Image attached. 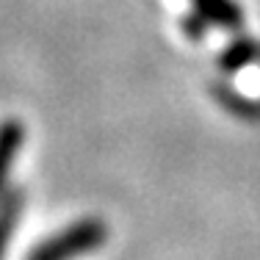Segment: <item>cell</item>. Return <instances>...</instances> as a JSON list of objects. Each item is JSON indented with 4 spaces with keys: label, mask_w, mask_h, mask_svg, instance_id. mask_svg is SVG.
<instances>
[{
    "label": "cell",
    "mask_w": 260,
    "mask_h": 260,
    "mask_svg": "<svg viewBox=\"0 0 260 260\" xmlns=\"http://www.w3.org/2000/svg\"><path fill=\"white\" fill-rule=\"evenodd\" d=\"M25 141V127L20 119H6L0 122V194H6V180L11 175V166H14L17 155H20V147Z\"/></svg>",
    "instance_id": "obj_2"
},
{
    "label": "cell",
    "mask_w": 260,
    "mask_h": 260,
    "mask_svg": "<svg viewBox=\"0 0 260 260\" xmlns=\"http://www.w3.org/2000/svg\"><path fill=\"white\" fill-rule=\"evenodd\" d=\"M191 3H194V17H200L202 22H213L233 30L244 22V14L235 0H191Z\"/></svg>",
    "instance_id": "obj_3"
},
{
    "label": "cell",
    "mask_w": 260,
    "mask_h": 260,
    "mask_svg": "<svg viewBox=\"0 0 260 260\" xmlns=\"http://www.w3.org/2000/svg\"><path fill=\"white\" fill-rule=\"evenodd\" d=\"M108 241V227L97 216H86L61 227L50 238L39 241L28 252V260H78L89 252H97Z\"/></svg>",
    "instance_id": "obj_1"
},
{
    "label": "cell",
    "mask_w": 260,
    "mask_h": 260,
    "mask_svg": "<svg viewBox=\"0 0 260 260\" xmlns=\"http://www.w3.org/2000/svg\"><path fill=\"white\" fill-rule=\"evenodd\" d=\"M252 53H255V45L246 42V39H241V42H235L224 55H221V67H224V70H235V67H241L244 61H249Z\"/></svg>",
    "instance_id": "obj_5"
},
{
    "label": "cell",
    "mask_w": 260,
    "mask_h": 260,
    "mask_svg": "<svg viewBox=\"0 0 260 260\" xmlns=\"http://www.w3.org/2000/svg\"><path fill=\"white\" fill-rule=\"evenodd\" d=\"M22 191H6L3 200H0V260H6V252H9L11 235H14V227L20 221V210H22Z\"/></svg>",
    "instance_id": "obj_4"
}]
</instances>
